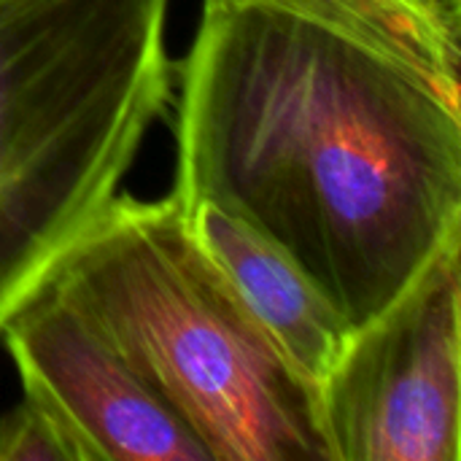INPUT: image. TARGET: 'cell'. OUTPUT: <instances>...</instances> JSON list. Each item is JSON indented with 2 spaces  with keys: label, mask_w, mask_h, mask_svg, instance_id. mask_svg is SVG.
<instances>
[{
  "label": "cell",
  "mask_w": 461,
  "mask_h": 461,
  "mask_svg": "<svg viewBox=\"0 0 461 461\" xmlns=\"http://www.w3.org/2000/svg\"><path fill=\"white\" fill-rule=\"evenodd\" d=\"M319 416L332 461L461 459V238L351 332Z\"/></svg>",
  "instance_id": "277c9868"
},
{
  "label": "cell",
  "mask_w": 461,
  "mask_h": 461,
  "mask_svg": "<svg viewBox=\"0 0 461 461\" xmlns=\"http://www.w3.org/2000/svg\"><path fill=\"white\" fill-rule=\"evenodd\" d=\"M459 92L327 19L203 3L170 194L251 227L354 332L461 238Z\"/></svg>",
  "instance_id": "6da1fadb"
},
{
  "label": "cell",
  "mask_w": 461,
  "mask_h": 461,
  "mask_svg": "<svg viewBox=\"0 0 461 461\" xmlns=\"http://www.w3.org/2000/svg\"><path fill=\"white\" fill-rule=\"evenodd\" d=\"M24 389L73 440L81 461H211L192 427L51 286L0 332Z\"/></svg>",
  "instance_id": "5b68a950"
},
{
  "label": "cell",
  "mask_w": 461,
  "mask_h": 461,
  "mask_svg": "<svg viewBox=\"0 0 461 461\" xmlns=\"http://www.w3.org/2000/svg\"><path fill=\"white\" fill-rule=\"evenodd\" d=\"M0 461H81L57 419L24 397L0 416Z\"/></svg>",
  "instance_id": "ba28073f"
},
{
  "label": "cell",
  "mask_w": 461,
  "mask_h": 461,
  "mask_svg": "<svg viewBox=\"0 0 461 461\" xmlns=\"http://www.w3.org/2000/svg\"><path fill=\"white\" fill-rule=\"evenodd\" d=\"M211 5L267 3L327 19L408 65L459 84L461 30L424 0H203Z\"/></svg>",
  "instance_id": "52a82bcc"
},
{
  "label": "cell",
  "mask_w": 461,
  "mask_h": 461,
  "mask_svg": "<svg viewBox=\"0 0 461 461\" xmlns=\"http://www.w3.org/2000/svg\"><path fill=\"white\" fill-rule=\"evenodd\" d=\"M170 0H0V332L116 200L176 65Z\"/></svg>",
  "instance_id": "7a4b0ae2"
},
{
  "label": "cell",
  "mask_w": 461,
  "mask_h": 461,
  "mask_svg": "<svg viewBox=\"0 0 461 461\" xmlns=\"http://www.w3.org/2000/svg\"><path fill=\"white\" fill-rule=\"evenodd\" d=\"M432 11H438L446 22L461 30V0H424Z\"/></svg>",
  "instance_id": "9c48e42d"
},
{
  "label": "cell",
  "mask_w": 461,
  "mask_h": 461,
  "mask_svg": "<svg viewBox=\"0 0 461 461\" xmlns=\"http://www.w3.org/2000/svg\"><path fill=\"white\" fill-rule=\"evenodd\" d=\"M186 219L251 316L289 365L319 389L351 338L343 316L292 259L235 216L200 205Z\"/></svg>",
  "instance_id": "8992f818"
},
{
  "label": "cell",
  "mask_w": 461,
  "mask_h": 461,
  "mask_svg": "<svg viewBox=\"0 0 461 461\" xmlns=\"http://www.w3.org/2000/svg\"><path fill=\"white\" fill-rule=\"evenodd\" d=\"M192 427L211 461H332L303 378L173 194H116L49 284Z\"/></svg>",
  "instance_id": "3957f363"
}]
</instances>
